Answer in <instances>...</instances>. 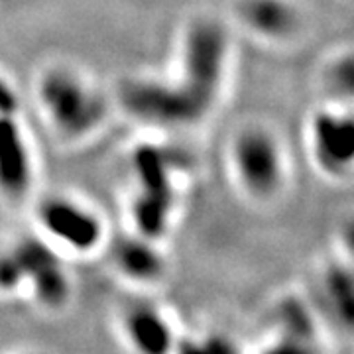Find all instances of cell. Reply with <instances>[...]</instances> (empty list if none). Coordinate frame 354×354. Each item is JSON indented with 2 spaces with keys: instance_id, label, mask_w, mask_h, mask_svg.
<instances>
[{
  "instance_id": "6da1fadb",
  "label": "cell",
  "mask_w": 354,
  "mask_h": 354,
  "mask_svg": "<svg viewBox=\"0 0 354 354\" xmlns=\"http://www.w3.org/2000/svg\"><path fill=\"white\" fill-rule=\"evenodd\" d=\"M227 57L225 28L216 20H195L183 41V64L176 81H128L120 91L122 106L150 127H191L215 104L225 81Z\"/></svg>"
},
{
  "instance_id": "7a4b0ae2",
  "label": "cell",
  "mask_w": 354,
  "mask_h": 354,
  "mask_svg": "<svg viewBox=\"0 0 354 354\" xmlns=\"http://www.w3.org/2000/svg\"><path fill=\"white\" fill-rule=\"evenodd\" d=\"M136 176V197L132 203V216L136 232L160 241L167 232L176 207L174 162L165 148L142 144L132 156Z\"/></svg>"
},
{
  "instance_id": "3957f363",
  "label": "cell",
  "mask_w": 354,
  "mask_h": 354,
  "mask_svg": "<svg viewBox=\"0 0 354 354\" xmlns=\"http://www.w3.org/2000/svg\"><path fill=\"white\" fill-rule=\"evenodd\" d=\"M39 102L64 136L83 138L104 118V102L97 91L69 69H51L41 77Z\"/></svg>"
},
{
  "instance_id": "277c9868",
  "label": "cell",
  "mask_w": 354,
  "mask_h": 354,
  "mask_svg": "<svg viewBox=\"0 0 354 354\" xmlns=\"http://www.w3.org/2000/svg\"><path fill=\"white\" fill-rule=\"evenodd\" d=\"M232 164L241 185L256 199L276 195L283 179L278 140L264 128H246L234 140Z\"/></svg>"
},
{
  "instance_id": "5b68a950",
  "label": "cell",
  "mask_w": 354,
  "mask_h": 354,
  "mask_svg": "<svg viewBox=\"0 0 354 354\" xmlns=\"http://www.w3.org/2000/svg\"><path fill=\"white\" fill-rule=\"evenodd\" d=\"M18 266L22 288L28 286L36 301L46 309H62L71 297V281L59 256L46 242L38 239H24L12 250Z\"/></svg>"
},
{
  "instance_id": "8992f818",
  "label": "cell",
  "mask_w": 354,
  "mask_h": 354,
  "mask_svg": "<svg viewBox=\"0 0 354 354\" xmlns=\"http://www.w3.org/2000/svg\"><path fill=\"white\" fill-rule=\"evenodd\" d=\"M39 223L53 241L73 252H93L102 241L104 228L99 216L81 203L51 197L39 207Z\"/></svg>"
},
{
  "instance_id": "52a82bcc",
  "label": "cell",
  "mask_w": 354,
  "mask_h": 354,
  "mask_svg": "<svg viewBox=\"0 0 354 354\" xmlns=\"http://www.w3.org/2000/svg\"><path fill=\"white\" fill-rule=\"evenodd\" d=\"M315 162L329 176L348 174L354 158V122L348 114L321 111L311 122Z\"/></svg>"
},
{
  "instance_id": "ba28073f",
  "label": "cell",
  "mask_w": 354,
  "mask_h": 354,
  "mask_svg": "<svg viewBox=\"0 0 354 354\" xmlns=\"http://www.w3.org/2000/svg\"><path fill=\"white\" fill-rule=\"evenodd\" d=\"M122 329L134 354H174L177 339L169 319L152 304L128 305Z\"/></svg>"
},
{
  "instance_id": "9c48e42d",
  "label": "cell",
  "mask_w": 354,
  "mask_h": 354,
  "mask_svg": "<svg viewBox=\"0 0 354 354\" xmlns=\"http://www.w3.org/2000/svg\"><path fill=\"white\" fill-rule=\"evenodd\" d=\"M32 183V160L14 114H0V191L18 199Z\"/></svg>"
},
{
  "instance_id": "30bf717a",
  "label": "cell",
  "mask_w": 354,
  "mask_h": 354,
  "mask_svg": "<svg viewBox=\"0 0 354 354\" xmlns=\"http://www.w3.org/2000/svg\"><path fill=\"white\" fill-rule=\"evenodd\" d=\"M113 262L122 276L138 283L158 281L165 272V260L156 248V241L138 232L114 242Z\"/></svg>"
},
{
  "instance_id": "8fae6325",
  "label": "cell",
  "mask_w": 354,
  "mask_h": 354,
  "mask_svg": "<svg viewBox=\"0 0 354 354\" xmlns=\"http://www.w3.org/2000/svg\"><path fill=\"white\" fill-rule=\"evenodd\" d=\"M239 18L254 34L268 39L290 38L299 24V14L290 0H241Z\"/></svg>"
},
{
  "instance_id": "7c38bea8",
  "label": "cell",
  "mask_w": 354,
  "mask_h": 354,
  "mask_svg": "<svg viewBox=\"0 0 354 354\" xmlns=\"http://www.w3.org/2000/svg\"><path fill=\"white\" fill-rule=\"evenodd\" d=\"M325 291L330 309L346 329L354 325V278L351 268L333 264L325 274Z\"/></svg>"
},
{
  "instance_id": "4fadbf2b",
  "label": "cell",
  "mask_w": 354,
  "mask_h": 354,
  "mask_svg": "<svg viewBox=\"0 0 354 354\" xmlns=\"http://www.w3.org/2000/svg\"><path fill=\"white\" fill-rule=\"evenodd\" d=\"M260 354H323V346L319 335L276 329L274 339L266 344Z\"/></svg>"
},
{
  "instance_id": "5bb4252c",
  "label": "cell",
  "mask_w": 354,
  "mask_h": 354,
  "mask_svg": "<svg viewBox=\"0 0 354 354\" xmlns=\"http://www.w3.org/2000/svg\"><path fill=\"white\" fill-rule=\"evenodd\" d=\"M174 354H242L234 342L223 335H207L201 339L177 341Z\"/></svg>"
},
{
  "instance_id": "9a60e30c",
  "label": "cell",
  "mask_w": 354,
  "mask_h": 354,
  "mask_svg": "<svg viewBox=\"0 0 354 354\" xmlns=\"http://www.w3.org/2000/svg\"><path fill=\"white\" fill-rule=\"evenodd\" d=\"M330 81H333L335 88L339 91V95H342V97H351V95H353L354 64L351 55H346L342 62H339V64L335 65V69H333V73H330Z\"/></svg>"
},
{
  "instance_id": "2e32d148",
  "label": "cell",
  "mask_w": 354,
  "mask_h": 354,
  "mask_svg": "<svg viewBox=\"0 0 354 354\" xmlns=\"http://www.w3.org/2000/svg\"><path fill=\"white\" fill-rule=\"evenodd\" d=\"M16 111H18L16 91L10 87V83H6L0 77V114H16Z\"/></svg>"
}]
</instances>
